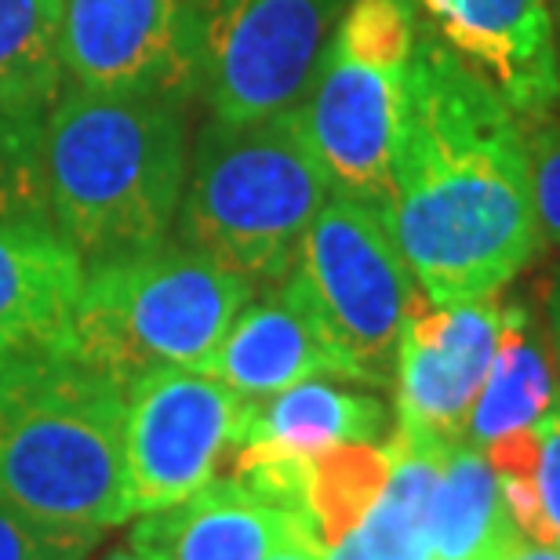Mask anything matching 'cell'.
Returning a JSON list of instances; mask_svg holds the SVG:
<instances>
[{
  "label": "cell",
  "instance_id": "obj_7",
  "mask_svg": "<svg viewBox=\"0 0 560 560\" xmlns=\"http://www.w3.org/2000/svg\"><path fill=\"white\" fill-rule=\"evenodd\" d=\"M288 277L339 346L350 383L394 386L400 328L419 284L383 211L331 194L310 222Z\"/></svg>",
  "mask_w": 560,
  "mask_h": 560
},
{
  "label": "cell",
  "instance_id": "obj_20",
  "mask_svg": "<svg viewBox=\"0 0 560 560\" xmlns=\"http://www.w3.org/2000/svg\"><path fill=\"white\" fill-rule=\"evenodd\" d=\"M389 469H394V455L386 441L335 444L306 458L299 517L310 528L313 542L320 546V553L342 542L364 521V513L386 491Z\"/></svg>",
  "mask_w": 560,
  "mask_h": 560
},
{
  "label": "cell",
  "instance_id": "obj_25",
  "mask_svg": "<svg viewBox=\"0 0 560 560\" xmlns=\"http://www.w3.org/2000/svg\"><path fill=\"white\" fill-rule=\"evenodd\" d=\"M539 499L550 542L560 546V400L539 422Z\"/></svg>",
  "mask_w": 560,
  "mask_h": 560
},
{
  "label": "cell",
  "instance_id": "obj_28",
  "mask_svg": "<svg viewBox=\"0 0 560 560\" xmlns=\"http://www.w3.org/2000/svg\"><path fill=\"white\" fill-rule=\"evenodd\" d=\"M266 560H324V553H320V546L306 535V539H295V542L280 546V550H273Z\"/></svg>",
  "mask_w": 560,
  "mask_h": 560
},
{
  "label": "cell",
  "instance_id": "obj_2",
  "mask_svg": "<svg viewBox=\"0 0 560 560\" xmlns=\"http://www.w3.org/2000/svg\"><path fill=\"white\" fill-rule=\"evenodd\" d=\"M186 95L66 88L44 120L55 230L84 266L167 244L189 175Z\"/></svg>",
  "mask_w": 560,
  "mask_h": 560
},
{
  "label": "cell",
  "instance_id": "obj_16",
  "mask_svg": "<svg viewBox=\"0 0 560 560\" xmlns=\"http://www.w3.org/2000/svg\"><path fill=\"white\" fill-rule=\"evenodd\" d=\"M389 433H394L389 405L368 386L306 378L280 394L252 400L241 447L310 458L335 444H383Z\"/></svg>",
  "mask_w": 560,
  "mask_h": 560
},
{
  "label": "cell",
  "instance_id": "obj_15",
  "mask_svg": "<svg viewBox=\"0 0 560 560\" xmlns=\"http://www.w3.org/2000/svg\"><path fill=\"white\" fill-rule=\"evenodd\" d=\"M306 535L310 528L299 513L255 499L237 480L219 477L175 506L136 517L128 546L142 560H266Z\"/></svg>",
  "mask_w": 560,
  "mask_h": 560
},
{
  "label": "cell",
  "instance_id": "obj_21",
  "mask_svg": "<svg viewBox=\"0 0 560 560\" xmlns=\"http://www.w3.org/2000/svg\"><path fill=\"white\" fill-rule=\"evenodd\" d=\"M62 0H0V103L48 117L62 95Z\"/></svg>",
  "mask_w": 560,
  "mask_h": 560
},
{
  "label": "cell",
  "instance_id": "obj_11",
  "mask_svg": "<svg viewBox=\"0 0 560 560\" xmlns=\"http://www.w3.org/2000/svg\"><path fill=\"white\" fill-rule=\"evenodd\" d=\"M59 59L84 92H194L183 0H62Z\"/></svg>",
  "mask_w": 560,
  "mask_h": 560
},
{
  "label": "cell",
  "instance_id": "obj_26",
  "mask_svg": "<svg viewBox=\"0 0 560 560\" xmlns=\"http://www.w3.org/2000/svg\"><path fill=\"white\" fill-rule=\"evenodd\" d=\"M542 324H546V335H550V350H553V364H557V389H560V270L550 277V284H546Z\"/></svg>",
  "mask_w": 560,
  "mask_h": 560
},
{
  "label": "cell",
  "instance_id": "obj_27",
  "mask_svg": "<svg viewBox=\"0 0 560 560\" xmlns=\"http://www.w3.org/2000/svg\"><path fill=\"white\" fill-rule=\"evenodd\" d=\"M499 560H560V546L557 542H532V539H517Z\"/></svg>",
  "mask_w": 560,
  "mask_h": 560
},
{
  "label": "cell",
  "instance_id": "obj_3",
  "mask_svg": "<svg viewBox=\"0 0 560 560\" xmlns=\"http://www.w3.org/2000/svg\"><path fill=\"white\" fill-rule=\"evenodd\" d=\"M128 389L66 353L0 368V502L55 528L125 524Z\"/></svg>",
  "mask_w": 560,
  "mask_h": 560
},
{
  "label": "cell",
  "instance_id": "obj_8",
  "mask_svg": "<svg viewBox=\"0 0 560 560\" xmlns=\"http://www.w3.org/2000/svg\"><path fill=\"white\" fill-rule=\"evenodd\" d=\"M350 0H183V48L211 120L255 125L299 106Z\"/></svg>",
  "mask_w": 560,
  "mask_h": 560
},
{
  "label": "cell",
  "instance_id": "obj_9",
  "mask_svg": "<svg viewBox=\"0 0 560 560\" xmlns=\"http://www.w3.org/2000/svg\"><path fill=\"white\" fill-rule=\"evenodd\" d=\"M248 397L194 368H153L128 386L125 517L175 506L222 477L241 447Z\"/></svg>",
  "mask_w": 560,
  "mask_h": 560
},
{
  "label": "cell",
  "instance_id": "obj_22",
  "mask_svg": "<svg viewBox=\"0 0 560 560\" xmlns=\"http://www.w3.org/2000/svg\"><path fill=\"white\" fill-rule=\"evenodd\" d=\"M44 120L0 103V219H51L44 189Z\"/></svg>",
  "mask_w": 560,
  "mask_h": 560
},
{
  "label": "cell",
  "instance_id": "obj_30",
  "mask_svg": "<svg viewBox=\"0 0 560 560\" xmlns=\"http://www.w3.org/2000/svg\"><path fill=\"white\" fill-rule=\"evenodd\" d=\"M553 8H557V15H560V0H553Z\"/></svg>",
  "mask_w": 560,
  "mask_h": 560
},
{
  "label": "cell",
  "instance_id": "obj_12",
  "mask_svg": "<svg viewBox=\"0 0 560 560\" xmlns=\"http://www.w3.org/2000/svg\"><path fill=\"white\" fill-rule=\"evenodd\" d=\"M447 48L466 59L524 125L560 109V44L550 0H419Z\"/></svg>",
  "mask_w": 560,
  "mask_h": 560
},
{
  "label": "cell",
  "instance_id": "obj_17",
  "mask_svg": "<svg viewBox=\"0 0 560 560\" xmlns=\"http://www.w3.org/2000/svg\"><path fill=\"white\" fill-rule=\"evenodd\" d=\"M557 400V364L542 313L521 299H502L499 350L488 368L485 389L469 411L466 444L485 452L488 444L506 441L513 433H528Z\"/></svg>",
  "mask_w": 560,
  "mask_h": 560
},
{
  "label": "cell",
  "instance_id": "obj_14",
  "mask_svg": "<svg viewBox=\"0 0 560 560\" xmlns=\"http://www.w3.org/2000/svg\"><path fill=\"white\" fill-rule=\"evenodd\" d=\"M84 277L51 219H0V368L62 350Z\"/></svg>",
  "mask_w": 560,
  "mask_h": 560
},
{
  "label": "cell",
  "instance_id": "obj_19",
  "mask_svg": "<svg viewBox=\"0 0 560 560\" xmlns=\"http://www.w3.org/2000/svg\"><path fill=\"white\" fill-rule=\"evenodd\" d=\"M386 444L394 455L386 491L342 542L324 550V560H433L430 502L444 447L422 444L400 430L389 433Z\"/></svg>",
  "mask_w": 560,
  "mask_h": 560
},
{
  "label": "cell",
  "instance_id": "obj_18",
  "mask_svg": "<svg viewBox=\"0 0 560 560\" xmlns=\"http://www.w3.org/2000/svg\"><path fill=\"white\" fill-rule=\"evenodd\" d=\"M430 539L433 560H499L521 539L488 455L466 441L441 452Z\"/></svg>",
  "mask_w": 560,
  "mask_h": 560
},
{
  "label": "cell",
  "instance_id": "obj_4",
  "mask_svg": "<svg viewBox=\"0 0 560 560\" xmlns=\"http://www.w3.org/2000/svg\"><path fill=\"white\" fill-rule=\"evenodd\" d=\"M331 197L295 106L255 125L208 120L186 175L178 244L248 277L280 284L299 259L302 237Z\"/></svg>",
  "mask_w": 560,
  "mask_h": 560
},
{
  "label": "cell",
  "instance_id": "obj_13",
  "mask_svg": "<svg viewBox=\"0 0 560 560\" xmlns=\"http://www.w3.org/2000/svg\"><path fill=\"white\" fill-rule=\"evenodd\" d=\"M241 397H270L306 378H342L350 383L339 346L324 331L320 317L291 277L252 299L222 335L215 353L197 368Z\"/></svg>",
  "mask_w": 560,
  "mask_h": 560
},
{
  "label": "cell",
  "instance_id": "obj_1",
  "mask_svg": "<svg viewBox=\"0 0 560 560\" xmlns=\"http://www.w3.org/2000/svg\"><path fill=\"white\" fill-rule=\"evenodd\" d=\"M386 222L441 306L502 295L546 252L524 120L433 26H419L411 55Z\"/></svg>",
  "mask_w": 560,
  "mask_h": 560
},
{
  "label": "cell",
  "instance_id": "obj_23",
  "mask_svg": "<svg viewBox=\"0 0 560 560\" xmlns=\"http://www.w3.org/2000/svg\"><path fill=\"white\" fill-rule=\"evenodd\" d=\"M106 532L55 528L0 502V560H88Z\"/></svg>",
  "mask_w": 560,
  "mask_h": 560
},
{
  "label": "cell",
  "instance_id": "obj_29",
  "mask_svg": "<svg viewBox=\"0 0 560 560\" xmlns=\"http://www.w3.org/2000/svg\"><path fill=\"white\" fill-rule=\"evenodd\" d=\"M103 560H142V557L131 550V546H114V550H109Z\"/></svg>",
  "mask_w": 560,
  "mask_h": 560
},
{
  "label": "cell",
  "instance_id": "obj_10",
  "mask_svg": "<svg viewBox=\"0 0 560 560\" xmlns=\"http://www.w3.org/2000/svg\"><path fill=\"white\" fill-rule=\"evenodd\" d=\"M499 331L502 295L441 306L419 291L397 342L394 430L433 447L466 441L469 411L499 350Z\"/></svg>",
  "mask_w": 560,
  "mask_h": 560
},
{
  "label": "cell",
  "instance_id": "obj_6",
  "mask_svg": "<svg viewBox=\"0 0 560 560\" xmlns=\"http://www.w3.org/2000/svg\"><path fill=\"white\" fill-rule=\"evenodd\" d=\"M419 19L411 0H350L295 114L331 194L386 215Z\"/></svg>",
  "mask_w": 560,
  "mask_h": 560
},
{
  "label": "cell",
  "instance_id": "obj_5",
  "mask_svg": "<svg viewBox=\"0 0 560 560\" xmlns=\"http://www.w3.org/2000/svg\"><path fill=\"white\" fill-rule=\"evenodd\" d=\"M248 277L183 244L88 266L62 350L131 386L153 368H197L255 299Z\"/></svg>",
  "mask_w": 560,
  "mask_h": 560
},
{
  "label": "cell",
  "instance_id": "obj_24",
  "mask_svg": "<svg viewBox=\"0 0 560 560\" xmlns=\"http://www.w3.org/2000/svg\"><path fill=\"white\" fill-rule=\"evenodd\" d=\"M524 150L542 248L560 252V109L524 125Z\"/></svg>",
  "mask_w": 560,
  "mask_h": 560
}]
</instances>
